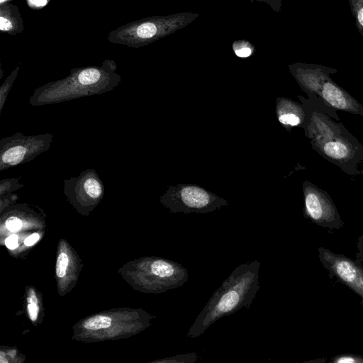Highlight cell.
<instances>
[{
	"label": "cell",
	"mask_w": 363,
	"mask_h": 363,
	"mask_svg": "<svg viewBox=\"0 0 363 363\" xmlns=\"http://www.w3.org/2000/svg\"><path fill=\"white\" fill-rule=\"evenodd\" d=\"M259 267L260 262L257 260L238 266L211 296L186 336L198 337L221 318L243 307L249 308L259 289Z\"/></svg>",
	"instance_id": "obj_1"
},
{
	"label": "cell",
	"mask_w": 363,
	"mask_h": 363,
	"mask_svg": "<svg viewBox=\"0 0 363 363\" xmlns=\"http://www.w3.org/2000/svg\"><path fill=\"white\" fill-rule=\"evenodd\" d=\"M116 69V62L108 59L100 66L73 68L65 78L35 89L28 103L31 106L49 105L108 92L121 81Z\"/></svg>",
	"instance_id": "obj_2"
},
{
	"label": "cell",
	"mask_w": 363,
	"mask_h": 363,
	"mask_svg": "<svg viewBox=\"0 0 363 363\" xmlns=\"http://www.w3.org/2000/svg\"><path fill=\"white\" fill-rule=\"evenodd\" d=\"M198 17L199 13L191 11L145 17L110 31L107 40L111 43L140 48L176 33Z\"/></svg>",
	"instance_id": "obj_3"
},
{
	"label": "cell",
	"mask_w": 363,
	"mask_h": 363,
	"mask_svg": "<svg viewBox=\"0 0 363 363\" xmlns=\"http://www.w3.org/2000/svg\"><path fill=\"white\" fill-rule=\"evenodd\" d=\"M312 148L345 174L363 176V145L340 122L333 130L311 140Z\"/></svg>",
	"instance_id": "obj_4"
},
{
	"label": "cell",
	"mask_w": 363,
	"mask_h": 363,
	"mask_svg": "<svg viewBox=\"0 0 363 363\" xmlns=\"http://www.w3.org/2000/svg\"><path fill=\"white\" fill-rule=\"evenodd\" d=\"M161 203L172 213H211L228 205V201L206 189L193 184L169 186Z\"/></svg>",
	"instance_id": "obj_5"
},
{
	"label": "cell",
	"mask_w": 363,
	"mask_h": 363,
	"mask_svg": "<svg viewBox=\"0 0 363 363\" xmlns=\"http://www.w3.org/2000/svg\"><path fill=\"white\" fill-rule=\"evenodd\" d=\"M53 141V135L43 133L25 135L16 133L0 140V171L30 162L46 152Z\"/></svg>",
	"instance_id": "obj_6"
},
{
	"label": "cell",
	"mask_w": 363,
	"mask_h": 363,
	"mask_svg": "<svg viewBox=\"0 0 363 363\" xmlns=\"http://www.w3.org/2000/svg\"><path fill=\"white\" fill-rule=\"evenodd\" d=\"M302 187L305 217L322 227L340 228L343 223L330 195L308 180Z\"/></svg>",
	"instance_id": "obj_7"
},
{
	"label": "cell",
	"mask_w": 363,
	"mask_h": 363,
	"mask_svg": "<svg viewBox=\"0 0 363 363\" xmlns=\"http://www.w3.org/2000/svg\"><path fill=\"white\" fill-rule=\"evenodd\" d=\"M319 257L323 266L342 284L359 295L363 301V267L342 255L319 248Z\"/></svg>",
	"instance_id": "obj_8"
},
{
	"label": "cell",
	"mask_w": 363,
	"mask_h": 363,
	"mask_svg": "<svg viewBox=\"0 0 363 363\" xmlns=\"http://www.w3.org/2000/svg\"><path fill=\"white\" fill-rule=\"evenodd\" d=\"M64 192L72 201L83 205H94L104 196V185L98 173L91 169L79 176L63 181Z\"/></svg>",
	"instance_id": "obj_9"
},
{
	"label": "cell",
	"mask_w": 363,
	"mask_h": 363,
	"mask_svg": "<svg viewBox=\"0 0 363 363\" xmlns=\"http://www.w3.org/2000/svg\"><path fill=\"white\" fill-rule=\"evenodd\" d=\"M320 97L336 110L359 115L363 118V105L330 79L324 83Z\"/></svg>",
	"instance_id": "obj_10"
},
{
	"label": "cell",
	"mask_w": 363,
	"mask_h": 363,
	"mask_svg": "<svg viewBox=\"0 0 363 363\" xmlns=\"http://www.w3.org/2000/svg\"><path fill=\"white\" fill-rule=\"evenodd\" d=\"M276 115L279 122L288 131L294 127L304 129L307 123V113L303 104L289 98H277Z\"/></svg>",
	"instance_id": "obj_11"
},
{
	"label": "cell",
	"mask_w": 363,
	"mask_h": 363,
	"mask_svg": "<svg viewBox=\"0 0 363 363\" xmlns=\"http://www.w3.org/2000/svg\"><path fill=\"white\" fill-rule=\"evenodd\" d=\"M289 69L301 89L306 95L315 94L320 96L323 86L329 79L328 77L296 65L289 66Z\"/></svg>",
	"instance_id": "obj_12"
},
{
	"label": "cell",
	"mask_w": 363,
	"mask_h": 363,
	"mask_svg": "<svg viewBox=\"0 0 363 363\" xmlns=\"http://www.w3.org/2000/svg\"><path fill=\"white\" fill-rule=\"evenodd\" d=\"M0 30L9 35H18L24 30L18 7L10 2L0 4Z\"/></svg>",
	"instance_id": "obj_13"
},
{
	"label": "cell",
	"mask_w": 363,
	"mask_h": 363,
	"mask_svg": "<svg viewBox=\"0 0 363 363\" xmlns=\"http://www.w3.org/2000/svg\"><path fill=\"white\" fill-rule=\"evenodd\" d=\"M234 54L240 58H247L252 55L255 52V48L247 40H236L232 44Z\"/></svg>",
	"instance_id": "obj_14"
},
{
	"label": "cell",
	"mask_w": 363,
	"mask_h": 363,
	"mask_svg": "<svg viewBox=\"0 0 363 363\" xmlns=\"http://www.w3.org/2000/svg\"><path fill=\"white\" fill-rule=\"evenodd\" d=\"M19 69V66L16 67L0 86V114L6 103L9 91L17 78Z\"/></svg>",
	"instance_id": "obj_15"
},
{
	"label": "cell",
	"mask_w": 363,
	"mask_h": 363,
	"mask_svg": "<svg viewBox=\"0 0 363 363\" xmlns=\"http://www.w3.org/2000/svg\"><path fill=\"white\" fill-rule=\"evenodd\" d=\"M111 325V318L98 315L86 320L84 323V327L88 330H99L107 328Z\"/></svg>",
	"instance_id": "obj_16"
},
{
	"label": "cell",
	"mask_w": 363,
	"mask_h": 363,
	"mask_svg": "<svg viewBox=\"0 0 363 363\" xmlns=\"http://www.w3.org/2000/svg\"><path fill=\"white\" fill-rule=\"evenodd\" d=\"M23 184L19 182L18 178L4 179L0 181V194L1 196L11 193L23 187Z\"/></svg>",
	"instance_id": "obj_17"
},
{
	"label": "cell",
	"mask_w": 363,
	"mask_h": 363,
	"mask_svg": "<svg viewBox=\"0 0 363 363\" xmlns=\"http://www.w3.org/2000/svg\"><path fill=\"white\" fill-rule=\"evenodd\" d=\"M199 357L196 352H186L177 354L162 360L167 363H196Z\"/></svg>",
	"instance_id": "obj_18"
},
{
	"label": "cell",
	"mask_w": 363,
	"mask_h": 363,
	"mask_svg": "<svg viewBox=\"0 0 363 363\" xmlns=\"http://www.w3.org/2000/svg\"><path fill=\"white\" fill-rule=\"evenodd\" d=\"M27 301V309L29 317L32 321H35L38 318L39 308L38 306V299L35 295V293H33L32 291H30L29 296H28Z\"/></svg>",
	"instance_id": "obj_19"
},
{
	"label": "cell",
	"mask_w": 363,
	"mask_h": 363,
	"mask_svg": "<svg viewBox=\"0 0 363 363\" xmlns=\"http://www.w3.org/2000/svg\"><path fill=\"white\" fill-rule=\"evenodd\" d=\"M69 259L66 253L62 252L57 257L56 263V274L59 278H62L66 274Z\"/></svg>",
	"instance_id": "obj_20"
},
{
	"label": "cell",
	"mask_w": 363,
	"mask_h": 363,
	"mask_svg": "<svg viewBox=\"0 0 363 363\" xmlns=\"http://www.w3.org/2000/svg\"><path fill=\"white\" fill-rule=\"evenodd\" d=\"M333 362L335 363H363V357L351 355L344 354L338 357H335L333 359Z\"/></svg>",
	"instance_id": "obj_21"
},
{
	"label": "cell",
	"mask_w": 363,
	"mask_h": 363,
	"mask_svg": "<svg viewBox=\"0 0 363 363\" xmlns=\"http://www.w3.org/2000/svg\"><path fill=\"white\" fill-rule=\"evenodd\" d=\"M22 220L16 216H10L5 222L6 228L11 232L19 230L22 227Z\"/></svg>",
	"instance_id": "obj_22"
},
{
	"label": "cell",
	"mask_w": 363,
	"mask_h": 363,
	"mask_svg": "<svg viewBox=\"0 0 363 363\" xmlns=\"http://www.w3.org/2000/svg\"><path fill=\"white\" fill-rule=\"evenodd\" d=\"M251 3L258 1L267 4L274 11L279 12L281 6V0H249Z\"/></svg>",
	"instance_id": "obj_23"
},
{
	"label": "cell",
	"mask_w": 363,
	"mask_h": 363,
	"mask_svg": "<svg viewBox=\"0 0 363 363\" xmlns=\"http://www.w3.org/2000/svg\"><path fill=\"white\" fill-rule=\"evenodd\" d=\"M28 6L32 9H41L45 7L50 0H26Z\"/></svg>",
	"instance_id": "obj_24"
},
{
	"label": "cell",
	"mask_w": 363,
	"mask_h": 363,
	"mask_svg": "<svg viewBox=\"0 0 363 363\" xmlns=\"http://www.w3.org/2000/svg\"><path fill=\"white\" fill-rule=\"evenodd\" d=\"M5 245L9 250H14L18 246V236L16 235H9L5 240Z\"/></svg>",
	"instance_id": "obj_25"
},
{
	"label": "cell",
	"mask_w": 363,
	"mask_h": 363,
	"mask_svg": "<svg viewBox=\"0 0 363 363\" xmlns=\"http://www.w3.org/2000/svg\"><path fill=\"white\" fill-rule=\"evenodd\" d=\"M39 235L38 233H33L26 238L24 240V244L26 246H32L39 240Z\"/></svg>",
	"instance_id": "obj_26"
},
{
	"label": "cell",
	"mask_w": 363,
	"mask_h": 363,
	"mask_svg": "<svg viewBox=\"0 0 363 363\" xmlns=\"http://www.w3.org/2000/svg\"><path fill=\"white\" fill-rule=\"evenodd\" d=\"M359 256L361 259L363 260V235L360 236L359 238ZM363 262V261H362Z\"/></svg>",
	"instance_id": "obj_27"
},
{
	"label": "cell",
	"mask_w": 363,
	"mask_h": 363,
	"mask_svg": "<svg viewBox=\"0 0 363 363\" xmlns=\"http://www.w3.org/2000/svg\"><path fill=\"white\" fill-rule=\"evenodd\" d=\"M358 20L360 24L363 26V9H360L358 13Z\"/></svg>",
	"instance_id": "obj_28"
},
{
	"label": "cell",
	"mask_w": 363,
	"mask_h": 363,
	"mask_svg": "<svg viewBox=\"0 0 363 363\" xmlns=\"http://www.w3.org/2000/svg\"><path fill=\"white\" fill-rule=\"evenodd\" d=\"M13 0H0V4H4V3H6V2H10Z\"/></svg>",
	"instance_id": "obj_29"
}]
</instances>
